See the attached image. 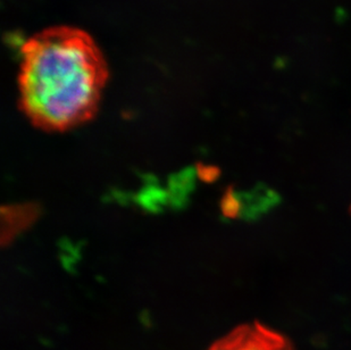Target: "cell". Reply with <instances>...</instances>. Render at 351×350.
Wrapping results in <instances>:
<instances>
[{"label": "cell", "mask_w": 351, "mask_h": 350, "mask_svg": "<svg viewBox=\"0 0 351 350\" xmlns=\"http://www.w3.org/2000/svg\"><path fill=\"white\" fill-rule=\"evenodd\" d=\"M208 350H293V347L283 334L254 322L237 327Z\"/></svg>", "instance_id": "obj_2"}, {"label": "cell", "mask_w": 351, "mask_h": 350, "mask_svg": "<svg viewBox=\"0 0 351 350\" xmlns=\"http://www.w3.org/2000/svg\"><path fill=\"white\" fill-rule=\"evenodd\" d=\"M8 220H10V226L3 232L8 231V237L6 239H12L16 235L17 231L29 225V222L34 221L36 218V209L32 206H22L21 211V218H17L15 211L12 209V206L8 207Z\"/></svg>", "instance_id": "obj_3"}, {"label": "cell", "mask_w": 351, "mask_h": 350, "mask_svg": "<svg viewBox=\"0 0 351 350\" xmlns=\"http://www.w3.org/2000/svg\"><path fill=\"white\" fill-rule=\"evenodd\" d=\"M107 78L106 60L89 34L48 29L22 47L21 109L39 129L67 131L93 119Z\"/></svg>", "instance_id": "obj_1"}]
</instances>
